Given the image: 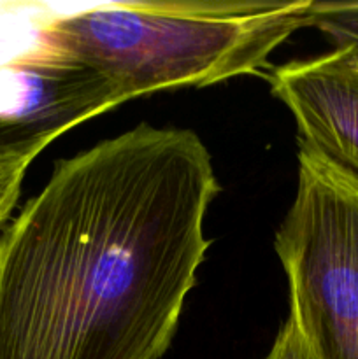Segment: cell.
I'll return each mask as SVG.
<instances>
[{
    "label": "cell",
    "instance_id": "cell-1",
    "mask_svg": "<svg viewBox=\"0 0 358 359\" xmlns=\"http://www.w3.org/2000/svg\"><path fill=\"white\" fill-rule=\"evenodd\" d=\"M218 191L186 128L142 123L60 160L0 233V359H160Z\"/></svg>",
    "mask_w": 358,
    "mask_h": 359
},
{
    "label": "cell",
    "instance_id": "cell-2",
    "mask_svg": "<svg viewBox=\"0 0 358 359\" xmlns=\"http://www.w3.org/2000/svg\"><path fill=\"white\" fill-rule=\"evenodd\" d=\"M312 0L109 2L56 11L58 41L125 100L202 88L262 70L302 27Z\"/></svg>",
    "mask_w": 358,
    "mask_h": 359
},
{
    "label": "cell",
    "instance_id": "cell-3",
    "mask_svg": "<svg viewBox=\"0 0 358 359\" xmlns=\"http://www.w3.org/2000/svg\"><path fill=\"white\" fill-rule=\"evenodd\" d=\"M274 248L288 316L314 359H358V175L298 140L297 191Z\"/></svg>",
    "mask_w": 358,
    "mask_h": 359
},
{
    "label": "cell",
    "instance_id": "cell-4",
    "mask_svg": "<svg viewBox=\"0 0 358 359\" xmlns=\"http://www.w3.org/2000/svg\"><path fill=\"white\" fill-rule=\"evenodd\" d=\"M55 7L0 2V154H39L62 133L125 104L51 27Z\"/></svg>",
    "mask_w": 358,
    "mask_h": 359
},
{
    "label": "cell",
    "instance_id": "cell-5",
    "mask_svg": "<svg viewBox=\"0 0 358 359\" xmlns=\"http://www.w3.org/2000/svg\"><path fill=\"white\" fill-rule=\"evenodd\" d=\"M267 81L293 116L298 140L358 175V46L283 63Z\"/></svg>",
    "mask_w": 358,
    "mask_h": 359
},
{
    "label": "cell",
    "instance_id": "cell-6",
    "mask_svg": "<svg viewBox=\"0 0 358 359\" xmlns=\"http://www.w3.org/2000/svg\"><path fill=\"white\" fill-rule=\"evenodd\" d=\"M309 27L337 46H358V2H312Z\"/></svg>",
    "mask_w": 358,
    "mask_h": 359
},
{
    "label": "cell",
    "instance_id": "cell-7",
    "mask_svg": "<svg viewBox=\"0 0 358 359\" xmlns=\"http://www.w3.org/2000/svg\"><path fill=\"white\" fill-rule=\"evenodd\" d=\"M35 158L34 154H0V228L16 207L21 182Z\"/></svg>",
    "mask_w": 358,
    "mask_h": 359
},
{
    "label": "cell",
    "instance_id": "cell-8",
    "mask_svg": "<svg viewBox=\"0 0 358 359\" xmlns=\"http://www.w3.org/2000/svg\"><path fill=\"white\" fill-rule=\"evenodd\" d=\"M262 359H314L300 328L295 319L288 316L286 321L281 326L272 347Z\"/></svg>",
    "mask_w": 358,
    "mask_h": 359
}]
</instances>
